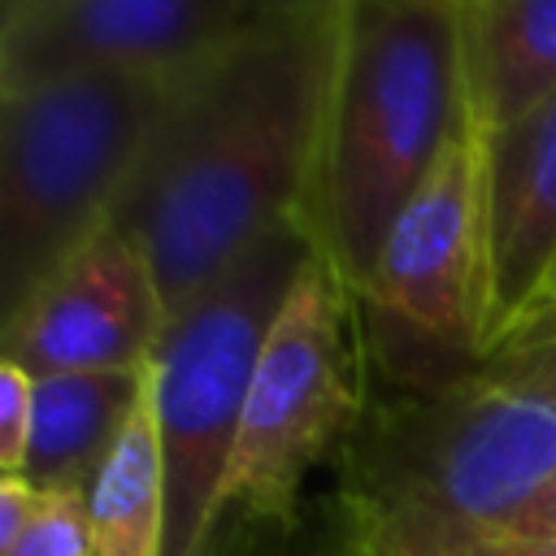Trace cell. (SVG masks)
<instances>
[{
  "mask_svg": "<svg viewBox=\"0 0 556 556\" xmlns=\"http://www.w3.org/2000/svg\"><path fill=\"white\" fill-rule=\"evenodd\" d=\"M348 0H265L222 48L174 74L113 226L148 256L165 317L239 252L304 222Z\"/></svg>",
  "mask_w": 556,
  "mask_h": 556,
  "instance_id": "cell-1",
  "label": "cell"
},
{
  "mask_svg": "<svg viewBox=\"0 0 556 556\" xmlns=\"http://www.w3.org/2000/svg\"><path fill=\"white\" fill-rule=\"evenodd\" d=\"M556 469V395L473 369L365 404L339 447V556H465Z\"/></svg>",
  "mask_w": 556,
  "mask_h": 556,
  "instance_id": "cell-2",
  "label": "cell"
},
{
  "mask_svg": "<svg viewBox=\"0 0 556 556\" xmlns=\"http://www.w3.org/2000/svg\"><path fill=\"white\" fill-rule=\"evenodd\" d=\"M469 130L460 0H348L304 230L352 295L439 152Z\"/></svg>",
  "mask_w": 556,
  "mask_h": 556,
  "instance_id": "cell-3",
  "label": "cell"
},
{
  "mask_svg": "<svg viewBox=\"0 0 556 556\" xmlns=\"http://www.w3.org/2000/svg\"><path fill=\"white\" fill-rule=\"evenodd\" d=\"M174 74H96L0 91V321L100 235Z\"/></svg>",
  "mask_w": 556,
  "mask_h": 556,
  "instance_id": "cell-4",
  "label": "cell"
},
{
  "mask_svg": "<svg viewBox=\"0 0 556 556\" xmlns=\"http://www.w3.org/2000/svg\"><path fill=\"white\" fill-rule=\"evenodd\" d=\"M313 252L304 222L274 226L161 330L152 408L165 460V556H204L222 521L217 495L261 348Z\"/></svg>",
  "mask_w": 556,
  "mask_h": 556,
  "instance_id": "cell-5",
  "label": "cell"
},
{
  "mask_svg": "<svg viewBox=\"0 0 556 556\" xmlns=\"http://www.w3.org/2000/svg\"><path fill=\"white\" fill-rule=\"evenodd\" d=\"M365 417V374L356 343V295L317 248L252 374L239 439L222 478L217 517L295 530L308 469L348 443Z\"/></svg>",
  "mask_w": 556,
  "mask_h": 556,
  "instance_id": "cell-6",
  "label": "cell"
},
{
  "mask_svg": "<svg viewBox=\"0 0 556 556\" xmlns=\"http://www.w3.org/2000/svg\"><path fill=\"white\" fill-rule=\"evenodd\" d=\"M356 308L395 391L447 387L482 365V178L473 126L439 152L395 217Z\"/></svg>",
  "mask_w": 556,
  "mask_h": 556,
  "instance_id": "cell-7",
  "label": "cell"
},
{
  "mask_svg": "<svg viewBox=\"0 0 556 556\" xmlns=\"http://www.w3.org/2000/svg\"><path fill=\"white\" fill-rule=\"evenodd\" d=\"M265 0H4L0 91L96 74H178Z\"/></svg>",
  "mask_w": 556,
  "mask_h": 556,
  "instance_id": "cell-8",
  "label": "cell"
},
{
  "mask_svg": "<svg viewBox=\"0 0 556 556\" xmlns=\"http://www.w3.org/2000/svg\"><path fill=\"white\" fill-rule=\"evenodd\" d=\"M165 321L148 256L109 222L0 321V348L30 378L143 369Z\"/></svg>",
  "mask_w": 556,
  "mask_h": 556,
  "instance_id": "cell-9",
  "label": "cell"
},
{
  "mask_svg": "<svg viewBox=\"0 0 556 556\" xmlns=\"http://www.w3.org/2000/svg\"><path fill=\"white\" fill-rule=\"evenodd\" d=\"M478 139L482 361L556 304V100Z\"/></svg>",
  "mask_w": 556,
  "mask_h": 556,
  "instance_id": "cell-10",
  "label": "cell"
},
{
  "mask_svg": "<svg viewBox=\"0 0 556 556\" xmlns=\"http://www.w3.org/2000/svg\"><path fill=\"white\" fill-rule=\"evenodd\" d=\"M152 387V365L104 374H52L35 378L30 447L17 478L43 495H70L87 504L122 430L139 413Z\"/></svg>",
  "mask_w": 556,
  "mask_h": 556,
  "instance_id": "cell-11",
  "label": "cell"
},
{
  "mask_svg": "<svg viewBox=\"0 0 556 556\" xmlns=\"http://www.w3.org/2000/svg\"><path fill=\"white\" fill-rule=\"evenodd\" d=\"M460 48L473 135L556 100V0H460Z\"/></svg>",
  "mask_w": 556,
  "mask_h": 556,
  "instance_id": "cell-12",
  "label": "cell"
},
{
  "mask_svg": "<svg viewBox=\"0 0 556 556\" xmlns=\"http://www.w3.org/2000/svg\"><path fill=\"white\" fill-rule=\"evenodd\" d=\"M91 556H165V460L152 387L87 491Z\"/></svg>",
  "mask_w": 556,
  "mask_h": 556,
  "instance_id": "cell-13",
  "label": "cell"
},
{
  "mask_svg": "<svg viewBox=\"0 0 556 556\" xmlns=\"http://www.w3.org/2000/svg\"><path fill=\"white\" fill-rule=\"evenodd\" d=\"M0 556H91L87 547V504L70 495H43L26 534Z\"/></svg>",
  "mask_w": 556,
  "mask_h": 556,
  "instance_id": "cell-14",
  "label": "cell"
},
{
  "mask_svg": "<svg viewBox=\"0 0 556 556\" xmlns=\"http://www.w3.org/2000/svg\"><path fill=\"white\" fill-rule=\"evenodd\" d=\"M478 369L504 382H521V387L556 395V321H534L530 330L508 339L500 352H491Z\"/></svg>",
  "mask_w": 556,
  "mask_h": 556,
  "instance_id": "cell-15",
  "label": "cell"
},
{
  "mask_svg": "<svg viewBox=\"0 0 556 556\" xmlns=\"http://www.w3.org/2000/svg\"><path fill=\"white\" fill-rule=\"evenodd\" d=\"M30 400L35 378L17 365H0V478H17L30 447Z\"/></svg>",
  "mask_w": 556,
  "mask_h": 556,
  "instance_id": "cell-16",
  "label": "cell"
},
{
  "mask_svg": "<svg viewBox=\"0 0 556 556\" xmlns=\"http://www.w3.org/2000/svg\"><path fill=\"white\" fill-rule=\"evenodd\" d=\"M39 504H43V491H35L26 478H0V552H9L26 534Z\"/></svg>",
  "mask_w": 556,
  "mask_h": 556,
  "instance_id": "cell-17",
  "label": "cell"
},
{
  "mask_svg": "<svg viewBox=\"0 0 556 556\" xmlns=\"http://www.w3.org/2000/svg\"><path fill=\"white\" fill-rule=\"evenodd\" d=\"M500 530L513 539H530V543H556V469L543 478V486L530 495V504Z\"/></svg>",
  "mask_w": 556,
  "mask_h": 556,
  "instance_id": "cell-18",
  "label": "cell"
},
{
  "mask_svg": "<svg viewBox=\"0 0 556 556\" xmlns=\"http://www.w3.org/2000/svg\"><path fill=\"white\" fill-rule=\"evenodd\" d=\"M539 321H556V304H552V308H547V313H543Z\"/></svg>",
  "mask_w": 556,
  "mask_h": 556,
  "instance_id": "cell-19",
  "label": "cell"
}]
</instances>
